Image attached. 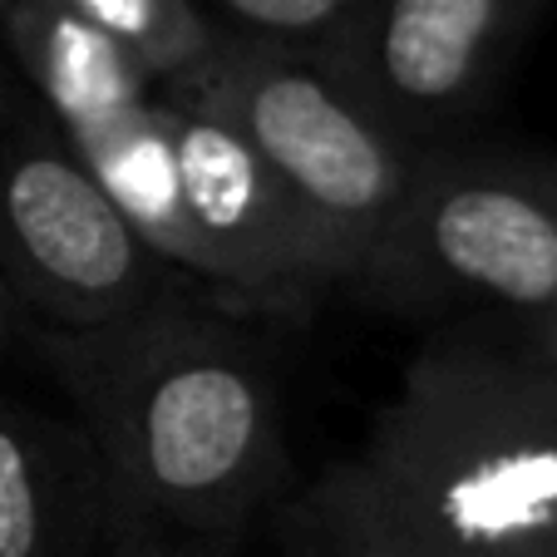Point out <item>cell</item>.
I'll return each instance as SVG.
<instances>
[{
	"label": "cell",
	"mask_w": 557,
	"mask_h": 557,
	"mask_svg": "<svg viewBox=\"0 0 557 557\" xmlns=\"http://www.w3.org/2000/svg\"><path fill=\"white\" fill-rule=\"evenodd\" d=\"M286 557H440L380 504L356 459L331 463L276 518Z\"/></svg>",
	"instance_id": "cell-10"
},
{
	"label": "cell",
	"mask_w": 557,
	"mask_h": 557,
	"mask_svg": "<svg viewBox=\"0 0 557 557\" xmlns=\"http://www.w3.org/2000/svg\"><path fill=\"white\" fill-rule=\"evenodd\" d=\"M0 45L124 222L183 276L163 89L144 64L54 0H0Z\"/></svg>",
	"instance_id": "cell-7"
},
{
	"label": "cell",
	"mask_w": 557,
	"mask_h": 557,
	"mask_svg": "<svg viewBox=\"0 0 557 557\" xmlns=\"http://www.w3.org/2000/svg\"><path fill=\"white\" fill-rule=\"evenodd\" d=\"M547 173H553V202H557V163H547Z\"/></svg>",
	"instance_id": "cell-16"
},
{
	"label": "cell",
	"mask_w": 557,
	"mask_h": 557,
	"mask_svg": "<svg viewBox=\"0 0 557 557\" xmlns=\"http://www.w3.org/2000/svg\"><path fill=\"white\" fill-rule=\"evenodd\" d=\"M114 543L119 518L85 434L0 389V557H95Z\"/></svg>",
	"instance_id": "cell-9"
},
{
	"label": "cell",
	"mask_w": 557,
	"mask_h": 557,
	"mask_svg": "<svg viewBox=\"0 0 557 557\" xmlns=\"http://www.w3.org/2000/svg\"><path fill=\"white\" fill-rule=\"evenodd\" d=\"M356 463L440 557H557V360L484 321L424 341Z\"/></svg>",
	"instance_id": "cell-2"
},
{
	"label": "cell",
	"mask_w": 557,
	"mask_h": 557,
	"mask_svg": "<svg viewBox=\"0 0 557 557\" xmlns=\"http://www.w3.org/2000/svg\"><path fill=\"white\" fill-rule=\"evenodd\" d=\"M385 311H463L537 336L557 326V202L537 158L484 144L420 148L400 212L356 282Z\"/></svg>",
	"instance_id": "cell-3"
},
{
	"label": "cell",
	"mask_w": 557,
	"mask_h": 557,
	"mask_svg": "<svg viewBox=\"0 0 557 557\" xmlns=\"http://www.w3.org/2000/svg\"><path fill=\"white\" fill-rule=\"evenodd\" d=\"M183 95L202 99L252 144L341 286H356L389 232L414 178L420 148L366 119L306 54H286L232 35L227 54Z\"/></svg>",
	"instance_id": "cell-5"
},
{
	"label": "cell",
	"mask_w": 557,
	"mask_h": 557,
	"mask_svg": "<svg viewBox=\"0 0 557 557\" xmlns=\"http://www.w3.org/2000/svg\"><path fill=\"white\" fill-rule=\"evenodd\" d=\"M109 557H222L218 547L202 543H178V537H158V533H124Z\"/></svg>",
	"instance_id": "cell-13"
},
{
	"label": "cell",
	"mask_w": 557,
	"mask_h": 557,
	"mask_svg": "<svg viewBox=\"0 0 557 557\" xmlns=\"http://www.w3.org/2000/svg\"><path fill=\"white\" fill-rule=\"evenodd\" d=\"M553 0H360L326 45L336 89L410 148H440L504 89Z\"/></svg>",
	"instance_id": "cell-8"
},
{
	"label": "cell",
	"mask_w": 557,
	"mask_h": 557,
	"mask_svg": "<svg viewBox=\"0 0 557 557\" xmlns=\"http://www.w3.org/2000/svg\"><path fill=\"white\" fill-rule=\"evenodd\" d=\"M0 276L40 331L109 326L193 286L128 227L11 60H0Z\"/></svg>",
	"instance_id": "cell-4"
},
{
	"label": "cell",
	"mask_w": 557,
	"mask_h": 557,
	"mask_svg": "<svg viewBox=\"0 0 557 557\" xmlns=\"http://www.w3.org/2000/svg\"><path fill=\"white\" fill-rule=\"evenodd\" d=\"M144 64L163 95H183L227 54L232 35L198 0H54Z\"/></svg>",
	"instance_id": "cell-11"
},
{
	"label": "cell",
	"mask_w": 557,
	"mask_h": 557,
	"mask_svg": "<svg viewBox=\"0 0 557 557\" xmlns=\"http://www.w3.org/2000/svg\"><path fill=\"white\" fill-rule=\"evenodd\" d=\"M183 276L247 321H306L336 292L326 252L262 158L193 95H163Z\"/></svg>",
	"instance_id": "cell-6"
},
{
	"label": "cell",
	"mask_w": 557,
	"mask_h": 557,
	"mask_svg": "<svg viewBox=\"0 0 557 557\" xmlns=\"http://www.w3.org/2000/svg\"><path fill=\"white\" fill-rule=\"evenodd\" d=\"M21 331H30V321H25V311L15 306L11 286H5V276H0V356L11 350V341L21 336Z\"/></svg>",
	"instance_id": "cell-14"
},
{
	"label": "cell",
	"mask_w": 557,
	"mask_h": 557,
	"mask_svg": "<svg viewBox=\"0 0 557 557\" xmlns=\"http://www.w3.org/2000/svg\"><path fill=\"white\" fill-rule=\"evenodd\" d=\"M124 533L227 547L286 484V395L257 321L183 286L89 331L30 326Z\"/></svg>",
	"instance_id": "cell-1"
},
{
	"label": "cell",
	"mask_w": 557,
	"mask_h": 557,
	"mask_svg": "<svg viewBox=\"0 0 557 557\" xmlns=\"http://www.w3.org/2000/svg\"><path fill=\"white\" fill-rule=\"evenodd\" d=\"M198 5L257 45L321 60L360 0H198Z\"/></svg>",
	"instance_id": "cell-12"
},
{
	"label": "cell",
	"mask_w": 557,
	"mask_h": 557,
	"mask_svg": "<svg viewBox=\"0 0 557 557\" xmlns=\"http://www.w3.org/2000/svg\"><path fill=\"white\" fill-rule=\"evenodd\" d=\"M537 350H543V356H553L557 360V326H547V331H537Z\"/></svg>",
	"instance_id": "cell-15"
}]
</instances>
